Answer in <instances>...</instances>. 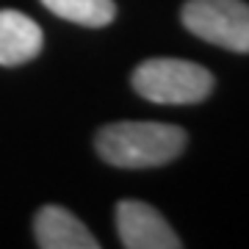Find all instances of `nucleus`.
<instances>
[{
    "mask_svg": "<svg viewBox=\"0 0 249 249\" xmlns=\"http://www.w3.org/2000/svg\"><path fill=\"white\" fill-rule=\"evenodd\" d=\"M186 150V133L166 122H116L97 133L100 158L116 169L163 166Z\"/></svg>",
    "mask_w": 249,
    "mask_h": 249,
    "instance_id": "f257e3e1",
    "label": "nucleus"
},
{
    "mask_svg": "<svg viewBox=\"0 0 249 249\" xmlns=\"http://www.w3.org/2000/svg\"><path fill=\"white\" fill-rule=\"evenodd\" d=\"M133 89L158 106H191L211 94L213 75L183 58H147L133 70Z\"/></svg>",
    "mask_w": 249,
    "mask_h": 249,
    "instance_id": "f03ea898",
    "label": "nucleus"
},
{
    "mask_svg": "<svg viewBox=\"0 0 249 249\" xmlns=\"http://www.w3.org/2000/svg\"><path fill=\"white\" fill-rule=\"evenodd\" d=\"M183 25L211 45L249 53V3L244 0H188Z\"/></svg>",
    "mask_w": 249,
    "mask_h": 249,
    "instance_id": "7ed1b4c3",
    "label": "nucleus"
},
{
    "mask_svg": "<svg viewBox=\"0 0 249 249\" xmlns=\"http://www.w3.org/2000/svg\"><path fill=\"white\" fill-rule=\"evenodd\" d=\"M116 230L127 249H180L183 241L166 219L147 202L122 199L116 205Z\"/></svg>",
    "mask_w": 249,
    "mask_h": 249,
    "instance_id": "20e7f679",
    "label": "nucleus"
},
{
    "mask_svg": "<svg viewBox=\"0 0 249 249\" xmlns=\"http://www.w3.org/2000/svg\"><path fill=\"white\" fill-rule=\"evenodd\" d=\"M36 244L42 249H97L100 241L91 235L78 216L67 208L45 205L36 213Z\"/></svg>",
    "mask_w": 249,
    "mask_h": 249,
    "instance_id": "39448f33",
    "label": "nucleus"
},
{
    "mask_svg": "<svg viewBox=\"0 0 249 249\" xmlns=\"http://www.w3.org/2000/svg\"><path fill=\"white\" fill-rule=\"evenodd\" d=\"M45 34L34 19L14 9L0 11V64L19 67L42 53Z\"/></svg>",
    "mask_w": 249,
    "mask_h": 249,
    "instance_id": "423d86ee",
    "label": "nucleus"
},
{
    "mask_svg": "<svg viewBox=\"0 0 249 249\" xmlns=\"http://www.w3.org/2000/svg\"><path fill=\"white\" fill-rule=\"evenodd\" d=\"M42 6L50 9L55 17L86 28H103L116 17L114 0H42Z\"/></svg>",
    "mask_w": 249,
    "mask_h": 249,
    "instance_id": "0eeeda50",
    "label": "nucleus"
}]
</instances>
